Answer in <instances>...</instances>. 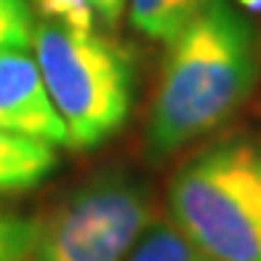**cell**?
Returning a JSON list of instances; mask_svg holds the SVG:
<instances>
[{"label":"cell","mask_w":261,"mask_h":261,"mask_svg":"<svg viewBox=\"0 0 261 261\" xmlns=\"http://www.w3.org/2000/svg\"><path fill=\"white\" fill-rule=\"evenodd\" d=\"M40 219L0 208V261H27L38 240Z\"/></svg>","instance_id":"9c48e42d"},{"label":"cell","mask_w":261,"mask_h":261,"mask_svg":"<svg viewBox=\"0 0 261 261\" xmlns=\"http://www.w3.org/2000/svg\"><path fill=\"white\" fill-rule=\"evenodd\" d=\"M208 0H128L130 24L149 40L171 43Z\"/></svg>","instance_id":"52a82bcc"},{"label":"cell","mask_w":261,"mask_h":261,"mask_svg":"<svg viewBox=\"0 0 261 261\" xmlns=\"http://www.w3.org/2000/svg\"><path fill=\"white\" fill-rule=\"evenodd\" d=\"M88 3H91V8H93V16H96L104 27L112 30V27L120 24L128 0H88Z\"/></svg>","instance_id":"7c38bea8"},{"label":"cell","mask_w":261,"mask_h":261,"mask_svg":"<svg viewBox=\"0 0 261 261\" xmlns=\"http://www.w3.org/2000/svg\"><path fill=\"white\" fill-rule=\"evenodd\" d=\"M261 77V40L229 0L205 8L168 43L149 104L144 147L165 160L221 128Z\"/></svg>","instance_id":"6da1fadb"},{"label":"cell","mask_w":261,"mask_h":261,"mask_svg":"<svg viewBox=\"0 0 261 261\" xmlns=\"http://www.w3.org/2000/svg\"><path fill=\"white\" fill-rule=\"evenodd\" d=\"M32 11L27 0H0V48L3 45H32Z\"/></svg>","instance_id":"30bf717a"},{"label":"cell","mask_w":261,"mask_h":261,"mask_svg":"<svg viewBox=\"0 0 261 261\" xmlns=\"http://www.w3.org/2000/svg\"><path fill=\"white\" fill-rule=\"evenodd\" d=\"M240 3V8L251 11V14H261V0H237Z\"/></svg>","instance_id":"4fadbf2b"},{"label":"cell","mask_w":261,"mask_h":261,"mask_svg":"<svg viewBox=\"0 0 261 261\" xmlns=\"http://www.w3.org/2000/svg\"><path fill=\"white\" fill-rule=\"evenodd\" d=\"M30 45L0 48V125L21 136L67 147V128L43 83Z\"/></svg>","instance_id":"5b68a950"},{"label":"cell","mask_w":261,"mask_h":261,"mask_svg":"<svg viewBox=\"0 0 261 261\" xmlns=\"http://www.w3.org/2000/svg\"><path fill=\"white\" fill-rule=\"evenodd\" d=\"M32 54L67 128V147L93 149L112 139L134 104V62L110 38L38 19Z\"/></svg>","instance_id":"3957f363"},{"label":"cell","mask_w":261,"mask_h":261,"mask_svg":"<svg viewBox=\"0 0 261 261\" xmlns=\"http://www.w3.org/2000/svg\"><path fill=\"white\" fill-rule=\"evenodd\" d=\"M171 221L216 261H261V139L232 134L184 160L168 184Z\"/></svg>","instance_id":"7a4b0ae2"},{"label":"cell","mask_w":261,"mask_h":261,"mask_svg":"<svg viewBox=\"0 0 261 261\" xmlns=\"http://www.w3.org/2000/svg\"><path fill=\"white\" fill-rule=\"evenodd\" d=\"M152 219L144 181L120 168L99 171L40 219L27 261H125Z\"/></svg>","instance_id":"277c9868"},{"label":"cell","mask_w":261,"mask_h":261,"mask_svg":"<svg viewBox=\"0 0 261 261\" xmlns=\"http://www.w3.org/2000/svg\"><path fill=\"white\" fill-rule=\"evenodd\" d=\"M125 261H216V258H211L197 243L189 240L173 221L152 219L136 240V245L130 248Z\"/></svg>","instance_id":"ba28073f"},{"label":"cell","mask_w":261,"mask_h":261,"mask_svg":"<svg viewBox=\"0 0 261 261\" xmlns=\"http://www.w3.org/2000/svg\"><path fill=\"white\" fill-rule=\"evenodd\" d=\"M54 144L14 134L0 125V195L27 192L56 171Z\"/></svg>","instance_id":"8992f818"},{"label":"cell","mask_w":261,"mask_h":261,"mask_svg":"<svg viewBox=\"0 0 261 261\" xmlns=\"http://www.w3.org/2000/svg\"><path fill=\"white\" fill-rule=\"evenodd\" d=\"M40 16L77 32H93V8L88 0H35Z\"/></svg>","instance_id":"8fae6325"}]
</instances>
